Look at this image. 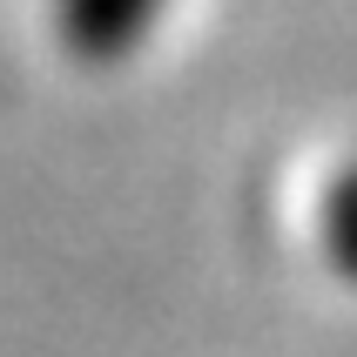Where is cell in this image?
Here are the masks:
<instances>
[{"label":"cell","instance_id":"1","mask_svg":"<svg viewBox=\"0 0 357 357\" xmlns=\"http://www.w3.org/2000/svg\"><path fill=\"white\" fill-rule=\"evenodd\" d=\"M169 0H54V34L81 68H121L155 34Z\"/></svg>","mask_w":357,"mask_h":357},{"label":"cell","instance_id":"2","mask_svg":"<svg viewBox=\"0 0 357 357\" xmlns=\"http://www.w3.org/2000/svg\"><path fill=\"white\" fill-rule=\"evenodd\" d=\"M317 236H324V257H331V270H337L344 283H357V155L344 162L331 182H324Z\"/></svg>","mask_w":357,"mask_h":357}]
</instances>
